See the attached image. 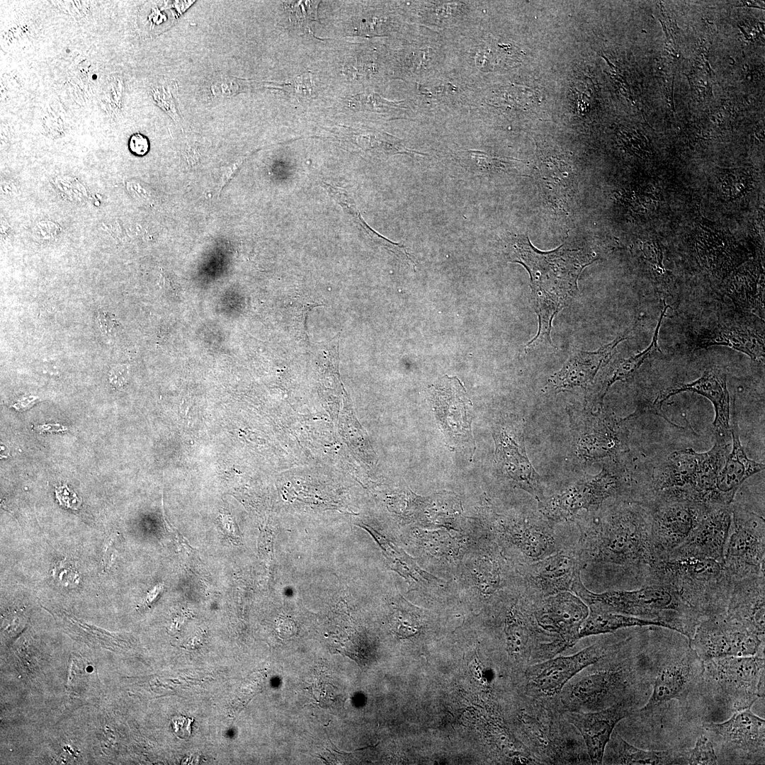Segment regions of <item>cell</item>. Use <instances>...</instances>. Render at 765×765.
Wrapping results in <instances>:
<instances>
[{
    "label": "cell",
    "mask_w": 765,
    "mask_h": 765,
    "mask_svg": "<svg viewBox=\"0 0 765 765\" xmlns=\"http://www.w3.org/2000/svg\"><path fill=\"white\" fill-rule=\"evenodd\" d=\"M510 258L523 266L530 275L531 302L538 318L537 334L525 351L555 348L550 338L553 319L573 298L578 278L592 263V257L562 245L542 251L532 245L527 235H520L511 244Z\"/></svg>",
    "instance_id": "1"
},
{
    "label": "cell",
    "mask_w": 765,
    "mask_h": 765,
    "mask_svg": "<svg viewBox=\"0 0 765 765\" xmlns=\"http://www.w3.org/2000/svg\"><path fill=\"white\" fill-rule=\"evenodd\" d=\"M571 591L591 608L657 620L689 640L702 618L675 589L667 585L650 584L635 590L594 593L584 586L579 574Z\"/></svg>",
    "instance_id": "2"
},
{
    "label": "cell",
    "mask_w": 765,
    "mask_h": 765,
    "mask_svg": "<svg viewBox=\"0 0 765 765\" xmlns=\"http://www.w3.org/2000/svg\"><path fill=\"white\" fill-rule=\"evenodd\" d=\"M730 443L715 441L704 453L685 448L672 453L654 470L648 484V502L688 500L716 506L717 477Z\"/></svg>",
    "instance_id": "3"
},
{
    "label": "cell",
    "mask_w": 765,
    "mask_h": 765,
    "mask_svg": "<svg viewBox=\"0 0 765 765\" xmlns=\"http://www.w3.org/2000/svg\"><path fill=\"white\" fill-rule=\"evenodd\" d=\"M673 587L703 618L725 613L733 579L725 565L708 558H667L654 562L647 584Z\"/></svg>",
    "instance_id": "4"
},
{
    "label": "cell",
    "mask_w": 765,
    "mask_h": 765,
    "mask_svg": "<svg viewBox=\"0 0 765 765\" xmlns=\"http://www.w3.org/2000/svg\"><path fill=\"white\" fill-rule=\"evenodd\" d=\"M651 506L644 502L613 513L599 528L596 558L637 572L645 585L656 560L651 543Z\"/></svg>",
    "instance_id": "5"
},
{
    "label": "cell",
    "mask_w": 765,
    "mask_h": 765,
    "mask_svg": "<svg viewBox=\"0 0 765 765\" xmlns=\"http://www.w3.org/2000/svg\"><path fill=\"white\" fill-rule=\"evenodd\" d=\"M701 683L733 712L751 708L764 695V653L703 661Z\"/></svg>",
    "instance_id": "6"
},
{
    "label": "cell",
    "mask_w": 765,
    "mask_h": 765,
    "mask_svg": "<svg viewBox=\"0 0 765 765\" xmlns=\"http://www.w3.org/2000/svg\"><path fill=\"white\" fill-rule=\"evenodd\" d=\"M731 508L732 523L723 563L733 581L764 574V518L733 502Z\"/></svg>",
    "instance_id": "7"
},
{
    "label": "cell",
    "mask_w": 765,
    "mask_h": 765,
    "mask_svg": "<svg viewBox=\"0 0 765 765\" xmlns=\"http://www.w3.org/2000/svg\"><path fill=\"white\" fill-rule=\"evenodd\" d=\"M689 640V647L703 662L764 653V636L728 618L725 613L703 618Z\"/></svg>",
    "instance_id": "8"
},
{
    "label": "cell",
    "mask_w": 765,
    "mask_h": 765,
    "mask_svg": "<svg viewBox=\"0 0 765 765\" xmlns=\"http://www.w3.org/2000/svg\"><path fill=\"white\" fill-rule=\"evenodd\" d=\"M650 506L651 543L656 560L669 557L682 545L712 507L688 500L659 501Z\"/></svg>",
    "instance_id": "9"
},
{
    "label": "cell",
    "mask_w": 765,
    "mask_h": 765,
    "mask_svg": "<svg viewBox=\"0 0 765 765\" xmlns=\"http://www.w3.org/2000/svg\"><path fill=\"white\" fill-rule=\"evenodd\" d=\"M432 402L436 419L446 436L449 447H470L475 444L472 433V402L463 384L457 377L446 375L431 386Z\"/></svg>",
    "instance_id": "10"
},
{
    "label": "cell",
    "mask_w": 765,
    "mask_h": 765,
    "mask_svg": "<svg viewBox=\"0 0 765 765\" xmlns=\"http://www.w3.org/2000/svg\"><path fill=\"white\" fill-rule=\"evenodd\" d=\"M703 671V662L691 647L666 660L658 667L651 696L640 711L650 713L672 700L686 699L701 684Z\"/></svg>",
    "instance_id": "11"
},
{
    "label": "cell",
    "mask_w": 765,
    "mask_h": 765,
    "mask_svg": "<svg viewBox=\"0 0 765 765\" xmlns=\"http://www.w3.org/2000/svg\"><path fill=\"white\" fill-rule=\"evenodd\" d=\"M623 488L620 476L604 468L588 480L578 482L561 494L540 502L542 512L557 521L572 517L579 510L601 504L605 499L620 494Z\"/></svg>",
    "instance_id": "12"
},
{
    "label": "cell",
    "mask_w": 765,
    "mask_h": 765,
    "mask_svg": "<svg viewBox=\"0 0 765 765\" xmlns=\"http://www.w3.org/2000/svg\"><path fill=\"white\" fill-rule=\"evenodd\" d=\"M495 455L506 475L539 502L545 497L538 474L527 457L521 425L504 420L493 426Z\"/></svg>",
    "instance_id": "13"
},
{
    "label": "cell",
    "mask_w": 765,
    "mask_h": 765,
    "mask_svg": "<svg viewBox=\"0 0 765 765\" xmlns=\"http://www.w3.org/2000/svg\"><path fill=\"white\" fill-rule=\"evenodd\" d=\"M693 392L708 399L715 410L713 422L715 441L730 443L731 413L727 375L718 368L706 370L697 380L688 383H677L660 392L647 409L659 414L671 423L661 411L662 404L670 397L682 392Z\"/></svg>",
    "instance_id": "14"
},
{
    "label": "cell",
    "mask_w": 765,
    "mask_h": 765,
    "mask_svg": "<svg viewBox=\"0 0 765 765\" xmlns=\"http://www.w3.org/2000/svg\"><path fill=\"white\" fill-rule=\"evenodd\" d=\"M731 523V504L712 506L688 540L667 558H708L723 562Z\"/></svg>",
    "instance_id": "15"
},
{
    "label": "cell",
    "mask_w": 765,
    "mask_h": 765,
    "mask_svg": "<svg viewBox=\"0 0 765 765\" xmlns=\"http://www.w3.org/2000/svg\"><path fill=\"white\" fill-rule=\"evenodd\" d=\"M630 700H621L596 711H571L567 718L581 734L592 764H603L606 745L617 723L632 710Z\"/></svg>",
    "instance_id": "16"
},
{
    "label": "cell",
    "mask_w": 765,
    "mask_h": 765,
    "mask_svg": "<svg viewBox=\"0 0 765 765\" xmlns=\"http://www.w3.org/2000/svg\"><path fill=\"white\" fill-rule=\"evenodd\" d=\"M604 654L602 648L593 645L572 655L544 660L531 668L530 683L540 694H557L573 676L601 659Z\"/></svg>",
    "instance_id": "17"
},
{
    "label": "cell",
    "mask_w": 765,
    "mask_h": 765,
    "mask_svg": "<svg viewBox=\"0 0 765 765\" xmlns=\"http://www.w3.org/2000/svg\"><path fill=\"white\" fill-rule=\"evenodd\" d=\"M703 727L727 749L747 756H764L765 721L753 713L751 708L735 711L722 722L706 723Z\"/></svg>",
    "instance_id": "18"
},
{
    "label": "cell",
    "mask_w": 765,
    "mask_h": 765,
    "mask_svg": "<svg viewBox=\"0 0 765 765\" xmlns=\"http://www.w3.org/2000/svg\"><path fill=\"white\" fill-rule=\"evenodd\" d=\"M589 608L579 596L568 591L551 595L537 611L538 623L555 633L564 648L576 642L579 629L588 616Z\"/></svg>",
    "instance_id": "19"
},
{
    "label": "cell",
    "mask_w": 765,
    "mask_h": 765,
    "mask_svg": "<svg viewBox=\"0 0 765 765\" xmlns=\"http://www.w3.org/2000/svg\"><path fill=\"white\" fill-rule=\"evenodd\" d=\"M730 419L732 448L716 480L715 503L727 506L734 502L737 492L749 477L764 470V464L749 459L742 446L735 413Z\"/></svg>",
    "instance_id": "20"
},
{
    "label": "cell",
    "mask_w": 765,
    "mask_h": 765,
    "mask_svg": "<svg viewBox=\"0 0 765 765\" xmlns=\"http://www.w3.org/2000/svg\"><path fill=\"white\" fill-rule=\"evenodd\" d=\"M625 672L620 669L603 670L587 675L571 686L568 703L572 709H596L611 706L620 701L619 693L625 687Z\"/></svg>",
    "instance_id": "21"
},
{
    "label": "cell",
    "mask_w": 765,
    "mask_h": 765,
    "mask_svg": "<svg viewBox=\"0 0 765 765\" xmlns=\"http://www.w3.org/2000/svg\"><path fill=\"white\" fill-rule=\"evenodd\" d=\"M764 574L733 581L725 615L764 636Z\"/></svg>",
    "instance_id": "22"
},
{
    "label": "cell",
    "mask_w": 765,
    "mask_h": 765,
    "mask_svg": "<svg viewBox=\"0 0 765 765\" xmlns=\"http://www.w3.org/2000/svg\"><path fill=\"white\" fill-rule=\"evenodd\" d=\"M624 339L625 336H618L596 351L576 353L560 370L551 376L549 386L556 392L585 386L594 378L600 368L607 363L617 345Z\"/></svg>",
    "instance_id": "23"
},
{
    "label": "cell",
    "mask_w": 765,
    "mask_h": 765,
    "mask_svg": "<svg viewBox=\"0 0 765 765\" xmlns=\"http://www.w3.org/2000/svg\"><path fill=\"white\" fill-rule=\"evenodd\" d=\"M604 759L609 764H686L685 751L645 750L629 744L614 731L606 745Z\"/></svg>",
    "instance_id": "24"
},
{
    "label": "cell",
    "mask_w": 765,
    "mask_h": 765,
    "mask_svg": "<svg viewBox=\"0 0 765 765\" xmlns=\"http://www.w3.org/2000/svg\"><path fill=\"white\" fill-rule=\"evenodd\" d=\"M533 574L534 581L543 592L553 595L571 590L579 570L573 557L560 553L535 565Z\"/></svg>",
    "instance_id": "25"
},
{
    "label": "cell",
    "mask_w": 765,
    "mask_h": 765,
    "mask_svg": "<svg viewBox=\"0 0 765 765\" xmlns=\"http://www.w3.org/2000/svg\"><path fill=\"white\" fill-rule=\"evenodd\" d=\"M649 625L664 628L662 623L657 620L591 608L579 629L578 638L612 633L624 628Z\"/></svg>",
    "instance_id": "26"
},
{
    "label": "cell",
    "mask_w": 765,
    "mask_h": 765,
    "mask_svg": "<svg viewBox=\"0 0 765 765\" xmlns=\"http://www.w3.org/2000/svg\"><path fill=\"white\" fill-rule=\"evenodd\" d=\"M668 307L669 306L665 305L664 303V307L661 312L656 329L654 332L652 340L650 346L642 352L614 364L607 371L606 375L604 376V380L601 382L599 392L596 393V397L594 398V403L595 404L601 407L604 397L612 384H613L616 381L625 380L630 378L638 370V368L651 354L655 353L656 351H660L657 344L658 333L665 312L667 311V309Z\"/></svg>",
    "instance_id": "27"
},
{
    "label": "cell",
    "mask_w": 765,
    "mask_h": 765,
    "mask_svg": "<svg viewBox=\"0 0 765 765\" xmlns=\"http://www.w3.org/2000/svg\"><path fill=\"white\" fill-rule=\"evenodd\" d=\"M701 346L724 345L740 351L753 360L764 356L761 345L748 331L732 326H722L707 334L700 341Z\"/></svg>",
    "instance_id": "28"
},
{
    "label": "cell",
    "mask_w": 765,
    "mask_h": 765,
    "mask_svg": "<svg viewBox=\"0 0 765 765\" xmlns=\"http://www.w3.org/2000/svg\"><path fill=\"white\" fill-rule=\"evenodd\" d=\"M441 59V50L436 45L416 40L406 51L404 60L405 73L413 79L424 77L436 68Z\"/></svg>",
    "instance_id": "29"
},
{
    "label": "cell",
    "mask_w": 765,
    "mask_h": 765,
    "mask_svg": "<svg viewBox=\"0 0 765 765\" xmlns=\"http://www.w3.org/2000/svg\"><path fill=\"white\" fill-rule=\"evenodd\" d=\"M379 543L385 555L391 564V567L402 576L419 581L420 578L429 579V576L420 569L408 555L392 545L375 531L370 527H364Z\"/></svg>",
    "instance_id": "30"
},
{
    "label": "cell",
    "mask_w": 765,
    "mask_h": 765,
    "mask_svg": "<svg viewBox=\"0 0 765 765\" xmlns=\"http://www.w3.org/2000/svg\"><path fill=\"white\" fill-rule=\"evenodd\" d=\"M426 6L421 8V14L424 23L437 24L452 23L460 18L469 10L467 2L461 1H436L426 2Z\"/></svg>",
    "instance_id": "31"
},
{
    "label": "cell",
    "mask_w": 765,
    "mask_h": 765,
    "mask_svg": "<svg viewBox=\"0 0 765 765\" xmlns=\"http://www.w3.org/2000/svg\"><path fill=\"white\" fill-rule=\"evenodd\" d=\"M343 208L346 210L348 213H349L353 217L356 222L361 226V227L369 235V237L373 240L380 244L381 245H383L387 249L397 254L398 256L401 258H404L412 265L414 268L415 263L414 260H412V259L411 258L410 255L407 253L405 246L400 244L395 243L390 241L387 238L382 237V235L378 234L376 232L372 230L364 222L359 212L357 210V209L355 208L353 203L350 201L344 203L343 205Z\"/></svg>",
    "instance_id": "32"
},
{
    "label": "cell",
    "mask_w": 765,
    "mask_h": 765,
    "mask_svg": "<svg viewBox=\"0 0 765 765\" xmlns=\"http://www.w3.org/2000/svg\"><path fill=\"white\" fill-rule=\"evenodd\" d=\"M686 764H717L718 757L713 743L706 736H700L693 748L685 751Z\"/></svg>",
    "instance_id": "33"
},
{
    "label": "cell",
    "mask_w": 765,
    "mask_h": 765,
    "mask_svg": "<svg viewBox=\"0 0 765 765\" xmlns=\"http://www.w3.org/2000/svg\"><path fill=\"white\" fill-rule=\"evenodd\" d=\"M177 86L174 83L170 85H161L152 90V96L155 103L164 110L178 125H181V115L175 99Z\"/></svg>",
    "instance_id": "34"
},
{
    "label": "cell",
    "mask_w": 765,
    "mask_h": 765,
    "mask_svg": "<svg viewBox=\"0 0 765 765\" xmlns=\"http://www.w3.org/2000/svg\"><path fill=\"white\" fill-rule=\"evenodd\" d=\"M319 1H300L288 4L291 19L302 29L309 28L312 21H317Z\"/></svg>",
    "instance_id": "35"
},
{
    "label": "cell",
    "mask_w": 765,
    "mask_h": 765,
    "mask_svg": "<svg viewBox=\"0 0 765 765\" xmlns=\"http://www.w3.org/2000/svg\"><path fill=\"white\" fill-rule=\"evenodd\" d=\"M351 104L359 109L371 111H390L396 108V103L387 101L375 94H358L352 97Z\"/></svg>",
    "instance_id": "36"
},
{
    "label": "cell",
    "mask_w": 765,
    "mask_h": 765,
    "mask_svg": "<svg viewBox=\"0 0 765 765\" xmlns=\"http://www.w3.org/2000/svg\"><path fill=\"white\" fill-rule=\"evenodd\" d=\"M507 626V635L510 646L516 652L523 651L528 641V633L526 628L522 622L517 620V619L513 620L512 618H510Z\"/></svg>",
    "instance_id": "37"
},
{
    "label": "cell",
    "mask_w": 765,
    "mask_h": 765,
    "mask_svg": "<svg viewBox=\"0 0 765 765\" xmlns=\"http://www.w3.org/2000/svg\"><path fill=\"white\" fill-rule=\"evenodd\" d=\"M55 186L70 200L81 201L86 196L85 188L75 178H60L55 180Z\"/></svg>",
    "instance_id": "38"
},
{
    "label": "cell",
    "mask_w": 765,
    "mask_h": 765,
    "mask_svg": "<svg viewBox=\"0 0 765 765\" xmlns=\"http://www.w3.org/2000/svg\"><path fill=\"white\" fill-rule=\"evenodd\" d=\"M60 232V228L57 224L49 220L40 221L33 228V237L43 242L53 241Z\"/></svg>",
    "instance_id": "39"
},
{
    "label": "cell",
    "mask_w": 765,
    "mask_h": 765,
    "mask_svg": "<svg viewBox=\"0 0 765 765\" xmlns=\"http://www.w3.org/2000/svg\"><path fill=\"white\" fill-rule=\"evenodd\" d=\"M54 575L60 584L66 586H74L79 581L76 570L66 562H61L56 565Z\"/></svg>",
    "instance_id": "40"
},
{
    "label": "cell",
    "mask_w": 765,
    "mask_h": 765,
    "mask_svg": "<svg viewBox=\"0 0 765 765\" xmlns=\"http://www.w3.org/2000/svg\"><path fill=\"white\" fill-rule=\"evenodd\" d=\"M290 88L293 92L298 96L306 97L310 96L313 90L312 74L306 72L298 76L291 82Z\"/></svg>",
    "instance_id": "41"
},
{
    "label": "cell",
    "mask_w": 765,
    "mask_h": 765,
    "mask_svg": "<svg viewBox=\"0 0 765 765\" xmlns=\"http://www.w3.org/2000/svg\"><path fill=\"white\" fill-rule=\"evenodd\" d=\"M130 152L136 156H144L149 149L148 138L141 133H135L131 135L128 142Z\"/></svg>",
    "instance_id": "42"
},
{
    "label": "cell",
    "mask_w": 765,
    "mask_h": 765,
    "mask_svg": "<svg viewBox=\"0 0 765 765\" xmlns=\"http://www.w3.org/2000/svg\"><path fill=\"white\" fill-rule=\"evenodd\" d=\"M192 721V719L183 716L173 718L171 725L175 735L183 739L189 737Z\"/></svg>",
    "instance_id": "43"
},
{
    "label": "cell",
    "mask_w": 765,
    "mask_h": 765,
    "mask_svg": "<svg viewBox=\"0 0 765 765\" xmlns=\"http://www.w3.org/2000/svg\"><path fill=\"white\" fill-rule=\"evenodd\" d=\"M244 161V158H242L233 164H230L225 168H222L221 180H220V191L222 190L224 186L232 179V178L236 174L237 171L239 169L240 166Z\"/></svg>",
    "instance_id": "44"
},
{
    "label": "cell",
    "mask_w": 765,
    "mask_h": 765,
    "mask_svg": "<svg viewBox=\"0 0 765 765\" xmlns=\"http://www.w3.org/2000/svg\"><path fill=\"white\" fill-rule=\"evenodd\" d=\"M56 494L61 504H64L66 506L72 509L77 508L78 505L75 504L73 501L70 500L69 495L71 494V492L66 486L60 487L59 488H57L56 489Z\"/></svg>",
    "instance_id": "45"
},
{
    "label": "cell",
    "mask_w": 765,
    "mask_h": 765,
    "mask_svg": "<svg viewBox=\"0 0 765 765\" xmlns=\"http://www.w3.org/2000/svg\"><path fill=\"white\" fill-rule=\"evenodd\" d=\"M98 322L101 331L106 335L111 336L113 329L111 318L107 314L103 312L98 314Z\"/></svg>",
    "instance_id": "46"
}]
</instances>
